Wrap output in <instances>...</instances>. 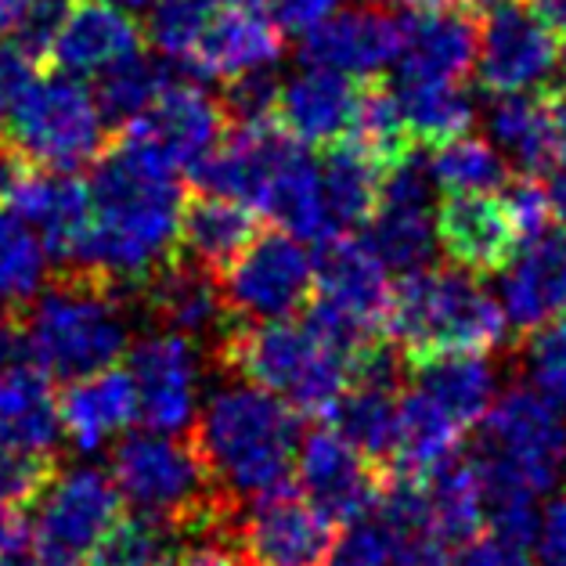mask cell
I'll return each mask as SVG.
<instances>
[{
  "label": "cell",
  "instance_id": "9f6ffc18",
  "mask_svg": "<svg viewBox=\"0 0 566 566\" xmlns=\"http://www.w3.org/2000/svg\"><path fill=\"white\" fill-rule=\"evenodd\" d=\"M548 199H552V217H559V228H566V163H559L556 170H548Z\"/></svg>",
  "mask_w": 566,
  "mask_h": 566
},
{
  "label": "cell",
  "instance_id": "6da1fadb",
  "mask_svg": "<svg viewBox=\"0 0 566 566\" xmlns=\"http://www.w3.org/2000/svg\"><path fill=\"white\" fill-rule=\"evenodd\" d=\"M87 191L91 224L76 256L65 264L94 274L123 300H134L148 274L177 250L181 170L134 142L127 130H113L91 163Z\"/></svg>",
  "mask_w": 566,
  "mask_h": 566
},
{
  "label": "cell",
  "instance_id": "7bdbcfd3",
  "mask_svg": "<svg viewBox=\"0 0 566 566\" xmlns=\"http://www.w3.org/2000/svg\"><path fill=\"white\" fill-rule=\"evenodd\" d=\"M527 361L537 390L566 405V314L527 333Z\"/></svg>",
  "mask_w": 566,
  "mask_h": 566
},
{
  "label": "cell",
  "instance_id": "d6a6232c",
  "mask_svg": "<svg viewBox=\"0 0 566 566\" xmlns=\"http://www.w3.org/2000/svg\"><path fill=\"white\" fill-rule=\"evenodd\" d=\"M397 105L411 137L422 148H444L454 137L473 130L476 108L462 80H397Z\"/></svg>",
  "mask_w": 566,
  "mask_h": 566
},
{
  "label": "cell",
  "instance_id": "ffe728a7",
  "mask_svg": "<svg viewBox=\"0 0 566 566\" xmlns=\"http://www.w3.org/2000/svg\"><path fill=\"white\" fill-rule=\"evenodd\" d=\"M314 268V300L328 303L343 314L357 317L371 328L386 333V303H390V282L379 256L368 250V242L354 239L350 231H333L317 239Z\"/></svg>",
  "mask_w": 566,
  "mask_h": 566
},
{
  "label": "cell",
  "instance_id": "5b68a950",
  "mask_svg": "<svg viewBox=\"0 0 566 566\" xmlns=\"http://www.w3.org/2000/svg\"><path fill=\"white\" fill-rule=\"evenodd\" d=\"M505 333L509 322L499 303L454 268H411L390 285L386 336L405 365L440 354H488L502 347Z\"/></svg>",
  "mask_w": 566,
  "mask_h": 566
},
{
  "label": "cell",
  "instance_id": "11a10c76",
  "mask_svg": "<svg viewBox=\"0 0 566 566\" xmlns=\"http://www.w3.org/2000/svg\"><path fill=\"white\" fill-rule=\"evenodd\" d=\"M382 8H400L408 15L419 11H448V8H480V0H379Z\"/></svg>",
  "mask_w": 566,
  "mask_h": 566
},
{
  "label": "cell",
  "instance_id": "f907efd6",
  "mask_svg": "<svg viewBox=\"0 0 566 566\" xmlns=\"http://www.w3.org/2000/svg\"><path fill=\"white\" fill-rule=\"evenodd\" d=\"M274 22L289 33H307L325 15H333L336 0H264Z\"/></svg>",
  "mask_w": 566,
  "mask_h": 566
},
{
  "label": "cell",
  "instance_id": "f35d334b",
  "mask_svg": "<svg viewBox=\"0 0 566 566\" xmlns=\"http://www.w3.org/2000/svg\"><path fill=\"white\" fill-rule=\"evenodd\" d=\"M44 245L19 213L0 206V311L19 307L44 282Z\"/></svg>",
  "mask_w": 566,
  "mask_h": 566
},
{
  "label": "cell",
  "instance_id": "816d5d0a",
  "mask_svg": "<svg viewBox=\"0 0 566 566\" xmlns=\"http://www.w3.org/2000/svg\"><path fill=\"white\" fill-rule=\"evenodd\" d=\"M454 548L448 542H440L433 531L400 537L394 552V566H451Z\"/></svg>",
  "mask_w": 566,
  "mask_h": 566
},
{
  "label": "cell",
  "instance_id": "d4e9b609",
  "mask_svg": "<svg viewBox=\"0 0 566 566\" xmlns=\"http://www.w3.org/2000/svg\"><path fill=\"white\" fill-rule=\"evenodd\" d=\"M260 228H264V220L253 206L188 188L181 210H177V253L220 274L253 242Z\"/></svg>",
  "mask_w": 566,
  "mask_h": 566
},
{
  "label": "cell",
  "instance_id": "9c48e42d",
  "mask_svg": "<svg viewBox=\"0 0 566 566\" xmlns=\"http://www.w3.org/2000/svg\"><path fill=\"white\" fill-rule=\"evenodd\" d=\"M563 40L534 0H480L473 73L488 94L559 87Z\"/></svg>",
  "mask_w": 566,
  "mask_h": 566
},
{
  "label": "cell",
  "instance_id": "52a82bcc",
  "mask_svg": "<svg viewBox=\"0 0 566 566\" xmlns=\"http://www.w3.org/2000/svg\"><path fill=\"white\" fill-rule=\"evenodd\" d=\"M483 480V509L552 488L566 462V426L545 394L509 390L483 422L473 451Z\"/></svg>",
  "mask_w": 566,
  "mask_h": 566
},
{
  "label": "cell",
  "instance_id": "74e56055",
  "mask_svg": "<svg viewBox=\"0 0 566 566\" xmlns=\"http://www.w3.org/2000/svg\"><path fill=\"white\" fill-rule=\"evenodd\" d=\"M426 174L440 185V191H499L513 177L505 156H499L483 137L469 134L437 148Z\"/></svg>",
  "mask_w": 566,
  "mask_h": 566
},
{
  "label": "cell",
  "instance_id": "44dd1931",
  "mask_svg": "<svg viewBox=\"0 0 566 566\" xmlns=\"http://www.w3.org/2000/svg\"><path fill=\"white\" fill-rule=\"evenodd\" d=\"M368 250L394 271L422 268L430 256V188L416 156L386 174L379 206L368 220Z\"/></svg>",
  "mask_w": 566,
  "mask_h": 566
},
{
  "label": "cell",
  "instance_id": "277c9868",
  "mask_svg": "<svg viewBox=\"0 0 566 566\" xmlns=\"http://www.w3.org/2000/svg\"><path fill=\"white\" fill-rule=\"evenodd\" d=\"M113 483L137 513L170 523L177 537L188 542H228L239 516L217 488L199 448L181 433H127L113 448Z\"/></svg>",
  "mask_w": 566,
  "mask_h": 566
},
{
  "label": "cell",
  "instance_id": "7c38bea8",
  "mask_svg": "<svg viewBox=\"0 0 566 566\" xmlns=\"http://www.w3.org/2000/svg\"><path fill=\"white\" fill-rule=\"evenodd\" d=\"M123 513V494L102 469L59 473L40 494L30 534L36 566H84L94 545Z\"/></svg>",
  "mask_w": 566,
  "mask_h": 566
},
{
  "label": "cell",
  "instance_id": "94428289",
  "mask_svg": "<svg viewBox=\"0 0 566 566\" xmlns=\"http://www.w3.org/2000/svg\"><path fill=\"white\" fill-rule=\"evenodd\" d=\"M116 4H127V8H145V4H151V0H116Z\"/></svg>",
  "mask_w": 566,
  "mask_h": 566
},
{
  "label": "cell",
  "instance_id": "ac0fdd59",
  "mask_svg": "<svg viewBox=\"0 0 566 566\" xmlns=\"http://www.w3.org/2000/svg\"><path fill=\"white\" fill-rule=\"evenodd\" d=\"M116 130H127L134 142H142L159 159H167L174 170H181L220 142L228 119L210 91L191 84V80L170 76V84L151 98V105Z\"/></svg>",
  "mask_w": 566,
  "mask_h": 566
},
{
  "label": "cell",
  "instance_id": "5bb4252c",
  "mask_svg": "<svg viewBox=\"0 0 566 566\" xmlns=\"http://www.w3.org/2000/svg\"><path fill=\"white\" fill-rule=\"evenodd\" d=\"M296 480L300 494L317 513L339 523L368 516L379 502L386 473L361 459L333 426H314L296 448Z\"/></svg>",
  "mask_w": 566,
  "mask_h": 566
},
{
  "label": "cell",
  "instance_id": "7dc6e473",
  "mask_svg": "<svg viewBox=\"0 0 566 566\" xmlns=\"http://www.w3.org/2000/svg\"><path fill=\"white\" fill-rule=\"evenodd\" d=\"M531 556L534 548L509 542V537L483 527L476 537H469V542L454 548L451 566H531Z\"/></svg>",
  "mask_w": 566,
  "mask_h": 566
},
{
  "label": "cell",
  "instance_id": "603a6c76",
  "mask_svg": "<svg viewBox=\"0 0 566 566\" xmlns=\"http://www.w3.org/2000/svg\"><path fill=\"white\" fill-rule=\"evenodd\" d=\"M59 408V430L76 451H98L108 440L127 433L137 419V397L130 371L108 365L84 379H73L54 394Z\"/></svg>",
  "mask_w": 566,
  "mask_h": 566
},
{
  "label": "cell",
  "instance_id": "b9f144b4",
  "mask_svg": "<svg viewBox=\"0 0 566 566\" xmlns=\"http://www.w3.org/2000/svg\"><path fill=\"white\" fill-rule=\"evenodd\" d=\"M279 80L268 69H253L234 80H224L220 91V108H224L228 127H250V123L274 119V105H279Z\"/></svg>",
  "mask_w": 566,
  "mask_h": 566
},
{
  "label": "cell",
  "instance_id": "6125c7cd",
  "mask_svg": "<svg viewBox=\"0 0 566 566\" xmlns=\"http://www.w3.org/2000/svg\"><path fill=\"white\" fill-rule=\"evenodd\" d=\"M159 566H174V559H167V563H159Z\"/></svg>",
  "mask_w": 566,
  "mask_h": 566
},
{
  "label": "cell",
  "instance_id": "ab89813d",
  "mask_svg": "<svg viewBox=\"0 0 566 566\" xmlns=\"http://www.w3.org/2000/svg\"><path fill=\"white\" fill-rule=\"evenodd\" d=\"M59 454L51 451H25L0 444V505L22 513L25 505H36L54 476H59Z\"/></svg>",
  "mask_w": 566,
  "mask_h": 566
},
{
  "label": "cell",
  "instance_id": "91938a15",
  "mask_svg": "<svg viewBox=\"0 0 566 566\" xmlns=\"http://www.w3.org/2000/svg\"><path fill=\"white\" fill-rule=\"evenodd\" d=\"M0 566H36V563L25 556L22 548H15V552H4V556H0Z\"/></svg>",
  "mask_w": 566,
  "mask_h": 566
},
{
  "label": "cell",
  "instance_id": "f5cc1de1",
  "mask_svg": "<svg viewBox=\"0 0 566 566\" xmlns=\"http://www.w3.org/2000/svg\"><path fill=\"white\" fill-rule=\"evenodd\" d=\"M174 566H239V556L228 542H196L181 552V559H174Z\"/></svg>",
  "mask_w": 566,
  "mask_h": 566
},
{
  "label": "cell",
  "instance_id": "484cf974",
  "mask_svg": "<svg viewBox=\"0 0 566 566\" xmlns=\"http://www.w3.org/2000/svg\"><path fill=\"white\" fill-rule=\"evenodd\" d=\"M397 62L405 80H465L476 62V8L405 15Z\"/></svg>",
  "mask_w": 566,
  "mask_h": 566
},
{
  "label": "cell",
  "instance_id": "ba28073f",
  "mask_svg": "<svg viewBox=\"0 0 566 566\" xmlns=\"http://www.w3.org/2000/svg\"><path fill=\"white\" fill-rule=\"evenodd\" d=\"M0 134L30 163L59 174L91 167L108 142L91 87L69 73L33 76V84L19 94L11 113L0 119Z\"/></svg>",
  "mask_w": 566,
  "mask_h": 566
},
{
  "label": "cell",
  "instance_id": "8fae6325",
  "mask_svg": "<svg viewBox=\"0 0 566 566\" xmlns=\"http://www.w3.org/2000/svg\"><path fill=\"white\" fill-rule=\"evenodd\" d=\"M228 545L239 556V566H328L336 523L317 513L296 483L285 480L239 509Z\"/></svg>",
  "mask_w": 566,
  "mask_h": 566
},
{
  "label": "cell",
  "instance_id": "836d02e7",
  "mask_svg": "<svg viewBox=\"0 0 566 566\" xmlns=\"http://www.w3.org/2000/svg\"><path fill=\"white\" fill-rule=\"evenodd\" d=\"M433 534L451 548L483 531V480L473 451H451L426 473Z\"/></svg>",
  "mask_w": 566,
  "mask_h": 566
},
{
  "label": "cell",
  "instance_id": "4fadbf2b",
  "mask_svg": "<svg viewBox=\"0 0 566 566\" xmlns=\"http://www.w3.org/2000/svg\"><path fill=\"white\" fill-rule=\"evenodd\" d=\"M437 242L454 271L494 279L523 250V234L494 191H444L437 206Z\"/></svg>",
  "mask_w": 566,
  "mask_h": 566
},
{
  "label": "cell",
  "instance_id": "680465c9",
  "mask_svg": "<svg viewBox=\"0 0 566 566\" xmlns=\"http://www.w3.org/2000/svg\"><path fill=\"white\" fill-rule=\"evenodd\" d=\"M25 8H30V0H0V33H11V25L22 19Z\"/></svg>",
  "mask_w": 566,
  "mask_h": 566
},
{
  "label": "cell",
  "instance_id": "f6af8a7d",
  "mask_svg": "<svg viewBox=\"0 0 566 566\" xmlns=\"http://www.w3.org/2000/svg\"><path fill=\"white\" fill-rule=\"evenodd\" d=\"M69 4H73V0H30L22 19L11 25V44L36 65V73H44L48 51L69 15Z\"/></svg>",
  "mask_w": 566,
  "mask_h": 566
},
{
  "label": "cell",
  "instance_id": "8d00e7d4",
  "mask_svg": "<svg viewBox=\"0 0 566 566\" xmlns=\"http://www.w3.org/2000/svg\"><path fill=\"white\" fill-rule=\"evenodd\" d=\"M177 542L181 537L174 534L170 523L148 513H130V516L119 513V520L94 545L84 566H159L174 559Z\"/></svg>",
  "mask_w": 566,
  "mask_h": 566
},
{
  "label": "cell",
  "instance_id": "83f0119b",
  "mask_svg": "<svg viewBox=\"0 0 566 566\" xmlns=\"http://www.w3.org/2000/svg\"><path fill=\"white\" fill-rule=\"evenodd\" d=\"M556 91H523V94H499L491 108V134L494 142L513 151L520 174L542 177L559 167L556 145Z\"/></svg>",
  "mask_w": 566,
  "mask_h": 566
},
{
  "label": "cell",
  "instance_id": "7a4b0ae2",
  "mask_svg": "<svg viewBox=\"0 0 566 566\" xmlns=\"http://www.w3.org/2000/svg\"><path fill=\"white\" fill-rule=\"evenodd\" d=\"M188 437L217 488L231 502L245 505L293 473L300 416L282 397L239 379L206 400L202 416L188 426Z\"/></svg>",
  "mask_w": 566,
  "mask_h": 566
},
{
  "label": "cell",
  "instance_id": "681fc988",
  "mask_svg": "<svg viewBox=\"0 0 566 566\" xmlns=\"http://www.w3.org/2000/svg\"><path fill=\"white\" fill-rule=\"evenodd\" d=\"M36 65L25 59L15 44H0V119L11 113V105L19 102V94L33 84Z\"/></svg>",
  "mask_w": 566,
  "mask_h": 566
},
{
  "label": "cell",
  "instance_id": "4316f807",
  "mask_svg": "<svg viewBox=\"0 0 566 566\" xmlns=\"http://www.w3.org/2000/svg\"><path fill=\"white\" fill-rule=\"evenodd\" d=\"M354 76L333 73V69H307V73L279 91L274 116H279L282 130L296 137L300 145L325 148L347 134V123L354 113Z\"/></svg>",
  "mask_w": 566,
  "mask_h": 566
},
{
  "label": "cell",
  "instance_id": "e575fe53",
  "mask_svg": "<svg viewBox=\"0 0 566 566\" xmlns=\"http://www.w3.org/2000/svg\"><path fill=\"white\" fill-rule=\"evenodd\" d=\"M260 213H264L274 228L289 231L293 239H307L317 242L325 234H333L325 213V199H322V181H317V167L303 156V148L293 151L282 170L271 177V185L264 191V202H260Z\"/></svg>",
  "mask_w": 566,
  "mask_h": 566
},
{
  "label": "cell",
  "instance_id": "e0dca14e",
  "mask_svg": "<svg viewBox=\"0 0 566 566\" xmlns=\"http://www.w3.org/2000/svg\"><path fill=\"white\" fill-rule=\"evenodd\" d=\"M134 300L145 303L156 333L185 336L196 347H202V354L213 350V343L231 322L217 274L177 250L148 274Z\"/></svg>",
  "mask_w": 566,
  "mask_h": 566
},
{
  "label": "cell",
  "instance_id": "bcb514c9",
  "mask_svg": "<svg viewBox=\"0 0 566 566\" xmlns=\"http://www.w3.org/2000/svg\"><path fill=\"white\" fill-rule=\"evenodd\" d=\"M502 199L513 213L516 228L523 234V242L537 239L545 228H552V199L548 188L537 181L534 174H513L502 188Z\"/></svg>",
  "mask_w": 566,
  "mask_h": 566
},
{
  "label": "cell",
  "instance_id": "f1b7e54d",
  "mask_svg": "<svg viewBox=\"0 0 566 566\" xmlns=\"http://www.w3.org/2000/svg\"><path fill=\"white\" fill-rule=\"evenodd\" d=\"M325 159L322 170H317V181H322V199H325V213L333 231H357L365 228L371 213L379 206V191L386 174L368 151L357 148L350 137H339V142L325 145Z\"/></svg>",
  "mask_w": 566,
  "mask_h": 566
},
{
  "label": "cell",
  "instance_id": "d6986e66",
  "mask_svg": "<svg viewBox=\"0 0 566 566\" xmlns=\"http://www.w3.org/2000/svg\"><path fill=\"white\" fill-rule=\"evenodd\" d=\"M400 44H405V15L386 8H350L311 25L300 40V59L311 69L371 76L397 62Z\"/></svg>",
  "mask_w": 566,
  "mask_h": 566
},
{
  "label": "cell",
  "instance_id": "cb8c5ba5",
  "mask_svg": "<svg viewBox=\"0 0 566 566\" xmlns=\"http://www.w3.org/2000/svg\"><path fill=\"white\" fill-rule=\"evenodd\" d=\"M505 322L516 333L566 314V228H545L505 271Z\"/></svg>",
  "mask_w": 566,
  "mask_h": 566
},
{
  "label": "cell",
  "instance_id": "2e32d148",
  "mask_svg": "<svg viewBox=\"0 0 566 566\" xmlns=\"http://www.w3.org/2000/svg\"><path fill=\"white\" fill-rule=\"evenodd\" d=\"M127 371L137 397V419L151 433H185L196 419L199 347L185 336L156 333L134 343Z\"/></svg>",
  "mask_w": 566,
  "mask_h": 566
},
{
  "label": "cell",
  "instance_id": "60d3db41",
  "mask_svg": "<svg viewBox=\"0 0 566 566\" xmlns=\"http://www.w3.org/2000/svg\"><path fill=\"white\" fill-rule=\"evenodd\" d=\"M206 15H210V0H156L145 36L163 59L185 62Z\"/></svg>",
  "mask_w": 566,
  "mask_h": 566
},
{
  "label": "cell",
  "instance_id": "8992f818",
  "mask_svg": "<svg viewBox=\"0 0 566 566\" xmlns=\"http://www.w3.org/2000/svg\"><path fill=\"white\" fill-rule=\"evenodd\" d=\"M213 368L282 397L300 419L322 422L347 386V357L314 339L307 325L282 322H228L213 343Z\"/></svg>",
  "mask_w": 566,
  "mask_h": 566
},
{
  "label": "cell",
  "instance_id": "f546056e",
  "mask_svg": "<svg viewBox=\"0 0 566 566\" xmlns=\"http://www.w3.org/2000/svg\"><path fill=\"white\" fill-rule=\"evenodd\" d=\"M405 382L433 397L462 430L483 419L494 394L491 365L480 354H440L426 357V361H411L405 365Z\"/></svg>",
  "mask_w": 566,
  "mask_h": 566
},
{
  "label": "cell",
  "instance_id": "7402d4cb",
  "mask_svg": "<svg viewBox=\"0 0 566 566\" xmlns=\"http://www.w3.org/2000/svg\"><path fill=\"white\" fill-rule=\"evenodd\" d=\"M145 48V25L113 0H73L48 51L44 73H102Z\"/></svg>",
  "mask_w": 566,
  "mask_h": 566
},
{
  "label": "cell",
  "instance_id": "6f0895ef",
  "mask_svg": "<svg viewBox=\"0 0 566 566\" xmlns=\"http://www.w3.org/2000/svg\"><path fill=\"white\" fill-rule=\"evenodd\" d=\"M534 8L542 11V19L559 33V40L566 44V0H534Z\"/></svg>",
  "mask_w": 566,
  "mask_h": 566
},
{
  "label": "cell",
  "instance_id": "4dcf8cb0",
  "mask_svg": "<svg viewBox=\"0 0 566 566\" xmlns=\"http://www.w3.org/2000/svg\"><path fill=\"white\" fill-rule=\"evenodd\" d=\"M462 426L454 422L433 397L422 390H405L397 400V426H394V459L390 473L426 476L437 462H444L451 451H459Z\"/></svg>",
  "mask_w": 566,
  "mask_h": 566
},
{
  "label": "cell",
  "instance_id": "1f68e13d",
  "mask_svg": "<svg viewBox=\"0 0 566 566\" xmlns=\"http://www.w3.org/2000/svg\"><path fill=\"white\" fill-rule=\"evenodd\" d=\"M354 80H357L354 113L343 137H350L357 148L368 151V156L379 163L382 174H390L405 159L416 156L419 145H416V137H411L405 116H400L397 94L386 84V76L371 73V76H354Z\"/></svg>",
  "mask_w": 566,
  "mask_h": 566
},
{
  "label": "cell",
  "instance_id": "9a60e30c",
  "mask_svg": "<svg viewBox=\"0 0 566 566\" xmlns=\"http://www.w3.org/2000/svg\"><path fill=\"white\" fill-rule=\"evenodd\" d=\"M285 30L264 0H210V15L191 44L185 65L206 80H234L279 62Z\"/></svg>",
  "mask_w": 566,
  "mask_h": 566
},
{
  "label": "cell",
  "instance_id": "ee69618b",
  "mask_svg": "<svg viewBox=\"0 0 566 566\" xmlns=\"http://www.w3.org/2000/svg\"><path fill=\"white\" fill-rule=\"evenodd\" d=\"M397 537L379 520V513L357 516L347 523V531L336 534L333 563L328 566H394Z\"/></svg>",
  "mask_w": 566,
  "mask_h": 566
},
{
  "label": "cell",
  "instance_id": "c3c4849f",
  "mask_svg": "<svg viewBox=\"0 0 566 566\" xmlns=\"http://www.w3.org/2000/svg\"><path fill=\"white\" fill-rule=\"evenodd\" d=\"M531 566H566V491H559V499L548 505Z\"/></svg>",
  "mask_w": 566,
  "mask_h": 566
},
{
  "label": "cell",
  "instance_id": "db71d44e",
  "mask_svg": "<svg viewBox=\"0 0 566 566\" xmlns=\"http://www.w3.org/2000/svg\"><path fill=\"white\" fill-rule=\"evenodd\" d=\"M25 545V520L15 509H4L0 505V556L4 552H15Z\"/></svg>",
  "mask_w": 566,
  "mask_h": 566
},
{
  "label": "cell",
  "instance_id": "d590c367",
  "mask_svg": "<svg viewBox=\"0 0 566 566\" xmlns=\"http://www.w3.org/2000/svg\"><path fill=\"white\" fill-rule=\"evenodd\" d=\"M167 84H170L167 65L145 51H134L127 59L102 69L98 87L91 94L102 108V119L113 123V127H123V123H130L142 108H148L151 98H156Z\"/></svg>",
  "mask_w": 566,
  "mask_h": 566
},
{
  "label": "cell",
  "instance_id": "30bf717a",
  "mask_svg": "<svg viewBox=\"0 0 566 566\" xmlns=\"http://www.w3.org/2000/svg\"><path fill=\"white\" fill-rule=\"evenodd\" d=\"M231 322L296 317L314 293L311 253L282 228H260L253 242L217 274Z\"/></svg>",
  "mask_w": 566,
  "mask_h": 566
},
{
  "label": "cell",
  "instance_id": "3957f363",
  "mask_svg": "<svg viewBox=\"0 0 566 566\" xmlns=\"http://www.w3.org/2000/svg\"><path fill=\"white\" fill-rule=\"evenodd\" d=\"M123 303L127 300L94 274L59 264L44 293H33L11 311L19 317L33 361L51 379L73 382L119 365L130 343Z\"/></svg>",
  "mask_w": 566,
  "mask_h": 566
}]
</instances>
